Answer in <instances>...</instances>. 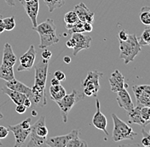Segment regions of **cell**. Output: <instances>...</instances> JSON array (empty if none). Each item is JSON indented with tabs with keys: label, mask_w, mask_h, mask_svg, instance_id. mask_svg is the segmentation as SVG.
<instances>
[{
	"label": "cell",
	"mask_w": 150,
	"mask_h": 147,
	"mask_svg": "<svg viewBox=\"0 0 150 147\" xmlns=\"http://www.w3.org/2000/svg\"><path fill=\"white\" fill-rule=\"evenodd\" d=\"M85 97L84 93L79 92L77 89H74L71 94H67L60 101H56L61 112H62V120L63 122H67V117L68 114L70 112L71 109L78 102L80 101H83Z\"/></svg>",
	"instance_id": "6"
},
{
	"label": "cell",
	"mask_w": 150,
	"mask_h": 147,
	"mask_svg": "<svg viewBox=\"0 0 150 147\" xmlns=\"http://www.w3.org/2000/svg\"><path fill=\"white\" fill-rule=\"evenodd\" d=\"M74 10L76 12L79 20H81L83 22H89V23L93 24L95 14L86 7V5L84 3H80V4H77L74 7Z\"/></svg>",
	"instance_id": "16"
},
{
	"label": "cell",
	"mask_w": 150,
	"mask_h": 147,
	"mask_svg": "<svg viewBox=\"0 0 150 147\" xmlns=\"http://www.w3.org/2000/svg\"><path fill=\"white\" fill-rule=\"evenodd\" d=\"M20 3L22 4L24 7L25 11L30 18L33 27H36L38 26L37 19L38 10H39V3L38 0H29V1H24V0H20Z\"/></svg>",
	"instance_id": "11"
},
{
	"label": "cell",
	"mask_w": 150,
	"mask_h": 147,
	"mask_svg": "<svg viewBox=\"0 0 150 147\" xmlns=\"http://www.w3.org/2000/svg\"><path fill=\"white\" fill-rule=\"evenodd\" d=\"M111 116L113 122L112 139L114 142H119L125 139L132 140L137 136V134L134 132L132 128L120 118H119L115 113H112Z\"/></svg>",
	"instance_id": "5"
},
{
	"label": "cell",
	"mask_w": 150,
	"mask_h": 147,
	"mask_svg": "<svg viewBox=\"0 0 150 147\" xmlns=\"http://www.w3.org/2000/svg\"><path fill=\"white\" fill-rule=\"evenodd\" d=\"M103 77V73L101 72L93 71L90 72L86 77L81 82L83 93L85 96H96L100 89V78Z\"/></svg>",
	"instance_id": "7"
},
{
	"label": "cell",
	"mask_w": 150,
	"mask_h": 147,
	"mask_svg": "<svg viewBox=\"0 0 150 147\" xmlns=\"http://www.w3.org/2000/svg\"><path fill=\"white\" fill-rule=\"evenodd\" d=\"M137 39L141 46H150V25L147 26L142 34L139 37H137Z\"/></svg>",
	"instance_id": "25"
},
{
	"label": "cell",
	"mask_w": 150,
	"mask_h": 147,
	"mask_svg": "<svg viewBox=\"0 0 150 147\" xmlns=\"http://www.w3.org/2000/svg\"><path fill=\"white\" fill-rule=\"evenodd\" d=\"M4 94H7L9 98L11 99V101H13L16 105H21V104H23V102L25 101V100L28 98V96L22 93H19L15 91V90H12L9 88H7L6 86H4V88H2L1 89Z\"/></svg>",
	"instance_id": "21"
},
{
	"label": "cell",
	"mask_w": 150,
	"mask_h": 147,
	"mask_svg": "<svg viewBox=\"0 0 150 147\" xmlns=\"http://www.w3.org/2000/svg\"><path fill=\"white\" fill-rule=\"evenodd\" d=\"M117 102L120 108H123L128 111H131L134 108V104L132 102L130 94L127 91V89H124L117 92Z\"/></svg>",
	"instance_id": "15"
},
{
	"label": "cell",
	"mask_w": 150,
	"mask_h": 147,
	"mask_svg": "<svg viewBox=\"0 0 150 147\" xmlns=\"http://www.w3.org/2000/svg\"><path fill=\"white\" fill-rule=\"evenodd\" d=\"M109 83L111 91L117 93L124 89H127L129 86L127 83H125V77L119 70H115L109 77Z\"/></svg>",
	"instance_id": "14"
},
{
	"label": "cell",
	"mask_w": 150,
	"mask_h": 147,
	"mask_svg": "<svg viewBox=\"0 0 150 147\" xmlns=\"http://www.w3.org/2000/svg\"><path fill=\"white\" fill-rule=\"evenodd\" d=\"M79 135V130L74 129L66 135L55 136L46 139V145L50 147H66L67 144L71 139Z\"/></svg>",
	"instance_id": "12"
},
{
	"label": "cell",
	"mask_w": 150,
	"mask_h": 147,
	"mask_svg": "<svg viewBox=\"0 0 150 147\" xmlns=\"http://www.w3.org/2000/svg\"><path fill=\"white\" fill-rule=\"evenodd\" d=\"M9 133V129L6 127L4 126H0V139H5Z\"/></svg>",
	"instance_id": "32"
},
{
	"label": "cell",
	"mask_w": 150,
	"mask_h": 147,
	"mask_svg": "<svg viewBox=\"0 0 150 147\" xmlns=\"http://www.w3.org/2000/svg\"><path fill=\"white\" fill-rule=\"evenodd\" d=\"M27 107L23 105V104H21V105H16V111L19 113V114H23L26 112L27 110Z\"/></svg>",
	"instance_id": "36"
},
{
	"label": "cell",
	"mask_w": 150,
	"mask_h": 147,
	"mask_svg": "<svg viewBox=\"0 0 150 147\" xmlns=\"http://www.w3.org/2000/svg\"><path fill=\"white\" fill-rule=\"evenodd\" d=\"M36 59V50L33 45H30L28 50L20 58V65L17 67L18 72L28 71L34 65Z\"/></svg>",
	"instance_id": "9"
},
{
	"label": "cell",
	"mask_w": 150,
	"mask_h": 147,
	"mask_svg": "<svg viewBox=\"0 0 150 147\" xmlns=\"http://www.w3.org/2000/svg\"><path fill=\"white\" fill-rule=\"evenodd\" d=\"M88 146V144L84 141V140H82V139H80L79 138V135L78 136H76L74 138L71 139L69 141H68V143L67 144V146L66 147H87Z\"/></svg>",
	"instance_id": "28"
},
{
	"label": "cell",
	"mask_w": 150,
	"mask_h": 147,
	"mask_svg": "<svg viewBox=\"0 0 150 147\" xmlns=\"http://www.w3.org/2000/svg\"><path fill=\"white\" fill-rule=\"evenodd\" d=\"M93 30V25L92 23L89 22H84V31L86 32H91Z\"/></svg>",
	"instance_id": "37"
},
{
	"label": "cell",
	"mask_w": 150,
	"mask_h": 147,
	"mask_svg": "<svg viewBox=\"0 0 150 147\" xmlns=\"http://www.w3.org/2000/svg\"><path fill=\"white\" fill-rule=\"evenodd\" d=\"M48 134L49 131L45 124V117L42 116L31 127V133L29 135L30 140L27 146L38 147L47 146L46 139Z\"/></svg>",
	"instance_id": "4"
},
{
	"label": "cell",
	"mask_w": 150,
	"mask_h": 147,
	"mask_svg": "<svg viewBox=\"0 0 150 147\" xmlns=\"http://www.w3.org/2000/svg\"><path fill=\"white\" fill-rule=\"evenodd\" d=\"M71 39L74 42V53L73 55L76 56L83 49H88L91 47V37L89 35L83 34V32H78V33H73Z\"/></svg>",
	"instance_id": "10"
},
{
	"label": "cell",
	"mask_w": 150,
	"mask_h": 147,
	"mask_svg": "<svg viewBox=\"0 0 150 147\" xmlns=\"http://www.w3.org/2000/svg\"><path fill=\"white\" fill-rule=\"evenodd\" d=\"M42 59H45V60H50V59L51 58V56H52V53H51V51H50V50H48L46 49H45V50L42 52Z\"/></svg>",
	"instance_id": "35"
},
{
	"label": "cell",
	"mask_w": 150,
	"mask_h": 147,
	"mask_svg": "<svg viewBox=\"0 0 150 147\" xmlns=\"http://www.w3.org/2000/svg\"><path fill=\"white\" fill-rule=\"evenodd\" d=\"M65 27L67 30V33L73 34L78 32H84V22L81 20H78L74 25H65Z\"/></svg>",
	"instance_id": "24"
},
{
	"label": "cell",
	"mask_w": 150,
	"mask_h": 147,
	"mask_svg": "<svg viewBox=\"0 0 150 147\" xmlns=\"http://www.w3.org/2000/svg\"><path fill=\"white\" fill-rule=\"evenodd\" d=\"M79 20V17L74 10L68 11L64 15V21L66 25H74Z\"/></svg>",
	"instance_id": "27"
},
{
	"label": "cell",
	"mask_w": 150,
	"mask_h": 147,
	"mask_svg": "<svg viewBox=\"0 0 150 147\" xmlns=\"http://www.w3.org/2000/svg\"><path fill=\"white\" fill-rule=\"evenodd\" d=\"M40 37L39 49H45L48 47L52 46L59 43V37L56 35V27L53 19H47L45 21L38 24L36 27H33Z\"/></svg>",
	"instance_id": "2"
},
{
	"label": "cell",
	"mask_w": 150,
	"mask_h": 147,
	"mask_svg": "<svg viewBox=\"0 0 150 147\" xmlns=\"http://www.w3.org/2000/svg\"><path fill=\"white\" fill-rule=\"evenodd\" d=\"M0 17H3V16H2V15H0Z\"/></svg>",
	"instance_id": "49"
},
{
	"label": "cell",
	"mask_w": 150,
	"mask_h": 147,
	"mask_svg": "<svg viewBox=\"0 0 150 147\" xmlns=\"http://www.w3.org/2000/svg\"><path fill=\"white\" fill-rule=\"evenodd\" d=\"M142 144L143 145V146L150 147V134L147 133L144 129L142 130Z\"/></svg>",
	"instance_id": "31"
},
{
	"label": "cell",
	"mask_w": 150,
	"mask_h": 147,
	"mask_svg": "<svg viewBox=\"0 0 150 147\" xmlns=\"http://www.w3.org/2000/svg\"><path fill=\"white\" fill-rule=\"evenodd\" d=\"M54 77H56V79H58L60 82H62V81H65L66 75L62 71H56L54 73Z\"/></svg>",
	"instance_id": "34"
},
{
	"label": "cell",
	"mask_w": 150,
	"mask_h": 147,
	"mask_svg": "<svg viewBox=\"0 0 150 147\" xmlns=\"http://www.w3.org/2000/svg\"><path fill=\"white\" fill-rule=\"evenodd\" d=\"M48 68H49V60L42 59L35 65V77H34V84L32 88V95L31 99L33 102L36 105H41L45 106L47 104L46 95H45V87L48 76Z\"/></svg>",
	"instance_id": "1"
},
{
	"label": "cell",
	"mask_w": 150,
	"mask_h": 147,
	"mask_svg": "<svg viewBox=\"0 0 150 147\" xmlns=\"http://www.w3.org/2000/svg\"><path fill=\"white\" fill-rule=\"evenodd\" d=\"M143 8L146 9V10H148V11H149V13L150 14V8H149V7H143Z\"/></svg>",
	"instance_id": "45"
},
{
	"label": "cell",
	"mask_w": 150,
	"mask_h": 147,
	"mask_svg": "<svg viewBox=\"0 0 150 147\" xmlns=\"http://www.w3.org/2000/svg\"><path fill=\"white\" fill-rule=\"evenodd\" d=\"M61 82L58 80V79H56V77H54V78H52L51 80H50V84L51 85H58V84H60Z\"/></svg>",
	"instance_id": "42"
},
{
	"label": "cell",
	"mask_w": 150,
	"mask_h": 147,
	"mask_svg": "<svg viewBox=\"0 0 150 147\" xmlns=\"http://www.w3.org/2000/svg\"><path fill=\"white\" fill-rule=\"evenodd\" d=\"M66 46L67 47L68 49H74V42L73 41V39H69V40H67V43H66Z\"/></svg>",
	"instance_id": "38"
},
{
	"label": "cell",
	"mask_w": 150,
	"mask_h": 147,
	"mask_svg": "<svg viewBox=\"0 0 150 147\" xmlns=\"http://www.w3.org/2000/svg\"><path fill=\"white\" fill-rule=\"evenodd\" d=\"M3 18L4 17H0V34L4 32V21H3Z\"/></svg>",
	"instance_id": "40"
},
{
	"label": "cell",
	"mask_w": 150,
	"mask_h": 147,
	"mask_svg": "<svg viewBox=\"0 0 150 147\" xmlns=\"http://www.w3.org/2000/svg\"><path fill=\"white\" fill-rule=\"evenodd\" d=\"M96 111L92 118V123L97 129L103 130L106 135H108V132L107 130V125H108V120L105 115L102 113L101 107H100V101L99 100L96 101Z\"/></svg>",
	"instance_id": "13"
},
{
	"label": "cell",
	"mask_w": 150,
	"mask_h": 147,
	"mask_svg": "<svg viewBox=\"0 0 150 147\" xmlns=\"http://www.w3.org/2000/svg\"><path fill=\"white\" fill-rule=\"evenodd\" d=\"M32 112H33V116H34V117L37 116V111H36V110H33Z\"/></svg>",
	"instance_id": "44"
},
{
	"label": "cell",
	"mask_w": 150,
	"mask_h": 147,
	"mask_svg": "<svg viewBox=\"0 0 150 147\" xmlns=\"http://www.w3.org/2000/svg\"><path fill=\"white\" fill-rule=\"evenodd\" d=\"M5 86L10 89H12V90H15L16 92L22 93V94H26L28 98H30L32 95V89H30L29 87H28L27 85H25L21 82L17 81L16 78H14L11 81H8L5 84Z\"/></svg>",
	"instance_id": "19"
},
{
	"label": "cell",
	"mask_w": 150,
	"mask_h": 147,
	"mask_svg": "<svg viewBox=\"0 0 150 147\" xmlns=\"http://www.w3.org/2000/svg\"><path fill=\"white\" fill-rule=\"evenodd\" d=\"M140 20L142 24L146 25V26H149L150 25V14L149 13L148 10L142 8V13L140 15Z\"/></svg>",
	"instance_id": "30"
},
{
	"label": "cell",
	"mask_w": 150,
	"mask_h": 147,
	"mask_svg": "<svg viewBox=\"0 0 150 147\" xmlns=\"http://www.w3.org/2000/svg\"><path fill=\"white\" fill-rule=\"evenodd\" d=\"M23 105L27 107V108H29L32 106V101L30 100V98H27L25 101L23 102Z\"/></svg>",
	"instance_id": "39"
},
{
	"label": "cell",
	"mask_w": 150,
	"mask_h": 147,
	"mask_svg": "<svg viewBox=\"0 0 150 147\" xmlns=\"http://www.w3.org/2000/svg\"><path fill=\"white\" fill-rule=\"evenodd\" d=\"M24 1H29V0H24Z\"/></svg>",
	"instance_id": "50"
},
{
	"label": "cell",
	"mask_w": 150,
	"mask_h": 147,
	"mask_svg": "<svg viewBox=\"0 0 150 147\" xmlns=\"http://www.w3.org/2000/svg\"><path fill=\"white\" fill-rule=\"evenodd\" d=\"M129 33L126 30L123 29L121 30L120 32H119V40H121V41H125L127 40V38L129 37Z\"/></svg>",
	"instance_id": "33"
},
{
	"label": "cell",
	"mask_w": 150,
	"mask_h": 147,
	"mask_svg": "<svg viewBox=\"0 0 150 147\" xmlns=\"http://www.w3.org/2000/svg\"><path fill=\"white\" fill-rule=\"evenodd\" d=\"M15 78L14 74V66H10L7 65L1 64L0 65V79L5 81H11Z\"/></svg>",
	"instance_id": "23"
},
{
	"label": "cell",
	"mask_w": 150,
	"mask_h": 147,
	"mask_svg": "<svg viewBox=\"0 0 150 147\" xmlns=\"http://www.w3.org/2000/svg\"><path fill=\"white\" fill-rule=\"evenodd\" d=\"M149 134H150V130H149Z\"/></svg>",
	"instance_id": "51"
},
{
	"label": "cell",
	"mask_w": 150,
	"mask_h": 147,
	"mask_svg": "<svg viewBox=\"0 0 150 147\" xmlns=\"http://www.w3.org/2000/svg\"><path fill=\"white\" fill-rule=\"evenodd\" d=\"M0 146H2V142L0 141Z\"/></svg>",
	"instance_id": "47"
},
{
	"label": "cell",
	"mask_w": 150,
	"mask_h": 147,
	"mask_svg": "<svg viewBox=\"0 0 150 147\" xmlns=\"http://www.w3.org/2000/svg\"><path fill=\"white\" fill-rule=\"evenodd\" d=\"M66 89L60 83L58 85H51L50 87V94L51 99L54 101H60L61 99H62L66 95Z\"/></svg>",
	"instance_id": "22"
},
{
	"label": "cell",
	"mask_w": 150,
	"mask_h": 147,
	"mask_svg": "<svg viewBox=\"0 0 150 147\" xmlns=\"http://www.w3.org/2000/svg\"><path fill=\"white\" fill-rule=\"evenodd\" d=\"M4 25V30L5 31H12L16 27V20L15 16L7 17V18H3Z\"/></svg>",
	"instance_id": "29"
},
{
	"label": "cell",
	"mask_w": 150,
	"mask_h": 147,
	"mask_svg": "<svg viewBox=\"0 0 150 147\" xmlns=\"http://www.w3.org/2000/svg\"><path fill=\"white\" fill-rule=\"evenodd\" d=\"M50 12H53L55 9H59L65 4L66 0H44Z\"/></svg>",
	"instance_id": "26"
},
{
	"label": "cell",
	"mask_w": 150,
	"mask_h": 147,
	"mask_svg": "<svg viewBox=\"0 0 150 147\" xmlns=\"http://www.w3.org/2000/svg\"><path fill=\"white\" fill-rule=\"evenodd\" d=\"M132 90L135 94L137 102L138 105L143 106H150V94L148 92H146L142 85H135L132 87Z\"/></svg>",
	"instance_id": "17"
},
{
	"label": "cell",
	"mask_w": 150,
	"mask_h": 147,
	"mask_svg": "<svg viewBox=\"0 0 150 147\" xmlns=\"http://www.w3.org/2000/svg\"><path fill=\"white\" fill-rule=\"evenodd\" d=\"M17 60V57L16 56L13 49L9 43H6L4 47V52H3V60L2 64L14 66Z\"/></svg>",
	"instance_id": "20"
},
{
	"label": "cell",
	"mask_w": 150,
	"mask_h": 147,
	"mask_svg": "<svg viewBox=\"0 0 150 147\" xmlns=\"http://www.w3.org/2000/svg\"><path fill=\"white\" fill-rule=\"evenodd\" d=\"M142 106H143L137 104V106H134V108L131 111H128V117H129L130 123H137V124L140 125L141 127L145 128L148 125V123L142 117V114H141Z\"/></svg>",
	"instance_id": "18"
},
{
	"label": "cell",
	"mask_w": 150,
	"mask_h": 147,
	"mask_svg": "<svg viewBox=\"0 0 150 147\" xmlns=\"http://www.w3.org/2000/svg\"><path fill=\"white\" fill-rule=\"evenodd\" d=\"M149 117H150V106H149Z\"/></svg>",
	"instance_id": "48"
},
{
	"label": "cell",
	"mask_w": 150,
	"mask_h": 147,
	"mask_svg": "<svg viewBox=\"0 0 150 147\" xmlns=\"http://www.w3.org/2000/svg\"><path fill=\"white\" fill-rule=\"evenodd\" d=\"M120 41V58L124 60L125 64H129L132 62L136 56L142 50V46L139 44L138 39L136 34H130L129 37L125 41Z\"/></svg>",
	"instance_id": "3"
},
{
	"label": "cell",
	"mask_w": 150,
	"mask_h": 147,
	"mask_svg": "<svg viewBox=\"0 0 150 147\" xmlns=\"http://www.w3.org/2000/svg\"><path fill=\"white\" fill-rule=\"evenodd\" d=\"M63 60H64V62L67 63V64H69L70 62H71V58L69 57V56H65L64 58H63Z\"/></svg>",
	"instance_id": "43"
},
{
	"label": "cell",
	"mask_w": 150,
	"mask_h": 147,
	"mask_svg": "<svg viewBox=\"0 0 150 147\" xmlns=\"http://www.w3.org/2000/svg\"><path fill=\"white\" fill-rule=\"evenodd\" d=\"M3 118H4V115H3V114H2V112L0 111V120L3 119Z\"/></svg>",
	"instance_id": "46"
},
{
	"label": "cell",
	"mask_w": 150,
	"mask_h": 147,
	"mask_svg": "<svg viewBox=\"0 0 150 147\" xmlns=\"http://www.w3.org/2000/svg\"><path fill=\"white\" fill-rule=\"evenodd\" d=\"M31 121L32 119L30 117H28L27 119L22 121L16 125L9 126L8 129L14 134V136L16 138L15 147L21 146L25 144V141L27 140L31 133Z\"/></svg>",
	"instance_id": "8"
},
{
	"label": "cell",
	"mask_w": 150,
	"mask_h": 147,
	"mask_svg": "<svg viewBox=\"0 0 150 147\" xmlns=\"http://www.w3.org/2000/svg\"><path fill=\"white\" fill-rule=\"evenodd\" d=\"M5 1V3H6V4L7 5H9V6H12V7H14L15 5H16V2H15V0H4Z\"/></svg>",
	"instance_id": "41"
}]
</instances>
